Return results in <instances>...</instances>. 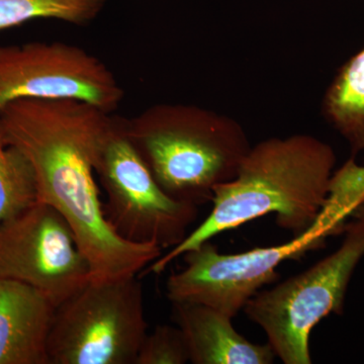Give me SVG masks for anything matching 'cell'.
Here are the masks:
<instances>
[{
  "instance_id": "1",
  "label": "cell",
  "mask_w": 364,
  "mask_h": 364,
  "mask_svg": "<svg viewBox=\"0 0 364 364\" xmlns=\"http://www.w3.org/2000/svg\"><path fill=\"white\" fill-rule=\"evenodd\" d=\"M117 119L71 98H20L0 109L4 141L30 162L37 200L56 208L73 229L91 279L135 277L162 255L156 245L124 240L105 219L95 167Z\"/></svg>"
},
{
  "instance_id": "2",
  "label": "cell",
  "mask_w": 364,
  "mask_h": 364,
  "mask_svg": "<svg viewBox=\"0 0 364 364\" xmlns=\"http://www.w3.org/2000/svg\"><path fill=\"white\" fill-rule=\"evenodd\" d=\"M335 163L332 148L311 136L257 144L242 160L236 176L215 186L207 219L141 275L160 274L188 251L263 215L274 214L279 227L301 236L324 207Z\"/></svg>"
},
{
  "instance_id": "3",
  "label": "cell",
  "mask_w": 364,
  "mask_h": 364,
  "mask_svg": "<svg viewBox=\"0 0 364 364\" xmlns=\"http://www.w3.org/2000/svg\"><path fill=\"white\" fill-rule=\"evenodd\" d=\"M124 132L163 191L198 207L236 176L250 150L238 124L191 105H153L124 119Z\"/></svg>"
},
{
  "instance_id": "4",
  "label": "cell",
  "mask_w": 364,
  "mask_h": 364,
  "mask_svg": "<svg viewBox=\"0 0 364 364\" xmlns=\"http://www.w3.org/2000/svg\"><path fill=\"white\" fill-rule=\"evenodd\" d=\"M343 233L336 251L272 289L258 291L244 308L284 363H312L314 328L330 314L343 312L349 282L364 257V205L347 222Z\"/></svg>"
},
{
  "instance_id": "5",
  "label": "cell",
  "mask_w": 364,
  "mask_h": 364,
  "mask_svg": "<svg viewBox=\"0 0 364 364\" xmlns=\"http://www.w3.org/2000/svg\"><path fill=\"white\" fill-rule=\"evenodd\" d=\"M147 329L138 275L90 279L55 309L48 363L135 364Z\"/></svg>"
},
{
  "instance_id": "6",
  "label": "cell",
  "mask_w": 364,
  "mask_h": 364,
  "mask_svg": "<svg viewBox=\"0 0 364 364\" xmlns=\"http://www.w3.org/2000/svg\"><path fill=\"white\" fill-rule=\"evenodd\" d=\"M95 174L107 196L105 219L124 240L171 249L188 236L198 205L163 191L127 136L122 117L105 144Z\"/></svg>"
},
{
  "instance_id": "7",
  "label": "cell",
  "mask_w": 364,
  "mask_h": 364,
  "mask_svg": "<svg viewBox=\"0 0 364 364\" xmlns=\"http://www.w3.org/2000/svg\"><path fill=\"white\" fill-rule=\"evenodd\" d=\"M332 234L313 226L291 241L236 254H223L210 241L184 253L186 267L172 273L166 296L172 304H198L235 318L263 287L279 279L277 267L322 248Z\"/></svg>"
},
{
  "instance_id": "8",
  "label": "cell",
  "mask_w": 364,
  "mask_h": 364,
  "mask_svg": "<svg viewBox=\"0 0 364 364\" xmlns=\"http://www.w3.org/2000/svg\"><path fill=\"white\" fill-rule=\"evenodd\" d=\"M0 277L16 280L61 305L92 279L73 229L40 200L0 222Z\"/></svg>"
},
{
  "instance_id": "9",
  "label": "cell",
  "mask_w": 364,
  "mask_h": 364,
  "mask_svg": "<svg viewBox=\"0 0 364 364\" xmlns=\"http://www.w3.org/2000/svg\"><path fill=\"white\" fill-rule=\"evenodd\" d=\"M124 90L102 60L64 42L0 46V109L20 98H71L114 112Z\"/></svg>"
},
{
  "instance_id": "10",
  "label": "cell",
  "mask_w": 364,
  "mask_h": 364,
  "mask_svg": "<svg viewBox=\"0 0 364 364\" xmlns=\"http://www.w3.org/2000/svg\"><path fill=\"white\" fill-rule=\"evenodd\" d=\"M55 309L33 287L0 277V364H49Z\"/></svg>"
},
{
  "instance_id": "11",
  "label": "cell",
  "mask_w": 364,
  "mask_h": 364,
  "mask_svg": "<svg viewBox=\"0 0 364 364\" xmlns=\"http://www.w3.org/2000/svg\"><path fill=\"white\" fill-rule=\"evenodd\" d=\"M173 318L188 345L193 364H270L275 356L269 344L248 341L236 331L226 314L198 304L176 303Z\"/></svg>"
},
{
  "instance_id": "12",
  "label": "cell",
  "mask_w": 364,
  "mask_h": 364,
  "mask_svg": "<svg viewBox=\"0 0 364 364\" xmlns=\"http://www.w3.org/2000/svg\"><path fill=\"white\" fill-rule=\"evenodd\" d=\"M325 112L354 152L364 149V49L335 78L326 95Z\"/></svg>"
},
{
  "instance_id": "13",
  "label": "cell",
  "mask_w": 364,
  "mask_h": 364,
  "mask_svg": "<svg viewBox=\"0 0 364 364\" xmlns=\"http://www.w3.org/2000/svg\"><path fill=\"white\" fill-rule=\"evenodd\" d=\"M105 4L107 0H0V31L37 18L87 25Z\"/></svg>"
},
{
  "instance_id": "14",
  "label": "cell",
  "mask_w": 364,
  "mask_h": 364,
  "mask_svg": "<svg viewBox=\"0 0 364 364\" xmlns=\"http://www.w3.org/2000/svg\"><path fill=\"white\" fill-rule=\"evenodd\" d=\"M37 200L35 176L25 155L6 143L0 122V222Z\"/></svg>"
},
{
  "instance_id": "15",
  "label": "cell",
  "mask_w": 364,
  "mask_h": 364,
  "mask_svg": "<svg viewBox=\"0 0 364 364\" xmlns=\"http://www.w3.org/2000/svg\"><path fill=\"white\" fill-rule=\"evenodd\" d=\"M364 205V165L353 158L333 173L327 200L316 220L333 235L344 231L347 222Z\"/></svg>"
},
{
  "instance_id": "16",
  "label": "cell",
  "mask_w": 364,
  "mask_h": 364,
  "mask_svg": "<svg viewBox=\"0 0 364 364\" xmlns=\"http://www.w3.org/2000/svg\"><path fill=\"white\" fill-rule=\"evenodd\" d=\"M189 363L188 345L178 327L160 325L146 335L135 364H184Z\"/></svg>"
}]
</instances>
